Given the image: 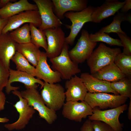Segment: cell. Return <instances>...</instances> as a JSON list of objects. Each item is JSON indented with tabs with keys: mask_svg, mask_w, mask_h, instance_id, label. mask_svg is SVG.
I'll return each mask as SVG.
<instances>
[{
	"mask_svg": "<svg viewBox=\"0 0 131 131\" xmlns=\"http://www.w3.org/2000/svg\"><path fill=\"white\" fill-rule=\"evenodd\" d=\"M69 45L65 42L60 55L49 59L52 70L58 72L61 79L66 80L81 72L78 64L73 61L69 55Z\"/></svg>",
	"mask_w": 131,
	"mask_h": 131,
	"instance_id": "cell-2",
	"label": "cell"
},
{
	"mask_svg": "<svg viewBox=\"0 0 131 131\" xmlns=\"http://www.w3.org/2000/svg\"><path fill=\"white\" fill-rule=\"evenodd\" d=\"M114 62L121 72L126 77L131 76V56L121 52L115 57Z\"/></svg>",
	"mask_w": 131,
	"mask_h": 131,
	"instance_id": "cell-29",
	"label": "cell"
},
{
	"mask_svg": "<svg viewBox=\"0 0 131 131\" xmlns=\"http://www.w3.org/2000/svg\"><path fill=\"white\" fill-rule=\"evenodd\" d=\"M0 8H1V6H0Z\"/></svg>",
	"mask_w": 131,
	"mask_h": 131,
	"instance_id": "cell-41",
	"label": "cell"
},
{
	"mask_svg": "<svg viewBox=\"0 0 131 131\" xmlns=\"http://www.w3.org/2000/svg\"><path fill=\"white\" fill-rule=\"evenodd\" d=\"M126 0H106L100 6L94 7L91 15L92 22L99 23L103 20L114 15L121 9Z\"/></svg>",
	"mask_w": 131,
	"mask_h": 131,
	"instance_id": "cell-18",
	"label": "cell"
},
{
	"mask_svg": "<svg viewBox=\"0 0 131 131\" xmlns=\"http://www.w3.org/2000/svg\"><path fill=\"white\" fill-rule=\"evenodd\" d=\"M54 12L60 20L63 19L64 14L68 11L78 12L88 7L87 0H52Z\"/></svg>",
	"mask_w": 131,
	"mask_h": 131,
	"instance_id": "cell-17",
	"label": "cell"
},
{
	"mask_svg": "<svg viewBox=\"0 0 131 131\" xmlns=\"http://www.w3.org/2000/svg\"><path fill=\"white\" fill-rule=\"evenodd\" d=\"M16 51L20 53L34 66L38 62L41 51L39 48L31 42L25 44L16 43Z\"/></svg>",
	"mask_w": 131,
	"mask_h": 131,
	"instance_id": "cell-23",
	"label": "cell"
},
{
	"mask_svg": "<svg viewBox=\"0 0 131 131\" xmlns=\"http://www.w3.org/2000/svg\"><path fill=\"white\" fill-rule=\"evenodd\" d=\"M91 74L99 79L110 82L118 81L126 77L122 73L114 62Z\"/></svg>",
	"mask_w": 131,
	"mask_h": 131,
	"instance_id": "cell-22",
	"label": "cell"
},
{
	"mask_svg": "<svg viewBox=\"0 0 131 131\" xmlns=\"http://www.w3.org/2000/svg\"><path fill=\"white\" fill-rule=\"evenodd\" d=\"M9 71V76L6 87L5 91L8 94H9L11 91L17 90L19 88V87H14L11 85V83L15 82L23 83L26 89L38 88L37 83L41 85V88L42 89L44 85V82L26 72L10 69Z\"/></svg>",
	"mask_w": 131,
	"mask_h": 131,
	"instance_id": "cell-14",
	"label": "cell"
},
{
	"mask_svg": "<svg viewBox=\"0 0 131 131\" xmlns=\"http://www.w3.org/2000/svg\"><path fill=\"white\" fill-rule=\"evenodd\" d=\"M9 121V119L6 117L3 118L0 117V123H7Z\"/></svg>",
	"mask_w": 131,
	"mask_h": 131,
	"instance_id": "cell-40",
	"label": "cell"
},
{
	"mask_svg": "<svg viewBox=\"0 0 131 131\" xmlns=\"http://www.w3.org/2000/svg\"><path fill=\"white\" fill-rule=\"evenodd\" d=\"M128 98L119 95L106 93H92L88 92L84 99L92 108L99 107L100 109H111L119 107L126 102Z\"/></svg>",
	"mask_w": 131,
	"mask_h": 131,
	"instance_id": "cell-6",
	"label": "cell"
},
{
	"mask_svg": "<svg viewBox=\"0 0 131 131\" xmlns=\"http://www.w3.org/2000/svg\"><path fill=\"white\" fill-rule=\"evenodd\" d=\"M94 8L90 5L80 12L70 11L65 13L64 16L69 19L72 23L71 25H65L67 28L70 29L69 35L65 38V42L68 45H72L84 24L88 22H92L91 15Z\"/></svg>",
	"mask_w": 131,
	"mask_h": 131,
	"instance_id": "cell-4",
	"label": "cell"
},
{
	"mask_svg": "<svg viewBox=\"0 0 131 131\" xmlns=\"http://www.w3.org/2000/svg\"><path fill=\"white\" fill-rule=\"evenodd\" d=\"M9 76V71L0 62V92L7 84Z\"/></svg>",
	"mask_w": 131,
	"mask_h": 131,
	"instance_id": "cell-32",
	"label": "cell"
},
{
	"mask_svg": "<svg viewBox=\"0 0 131 131\" xmlns=\"http://www.w3.org/2000/svg\"><path fill=\"white\" fill-rule=\"evenodd\" d=\"M16 43L9 32L0 35V62L7 69H10V61L16 52Z\"/></svg>",
	"mask_w": 131,
	"mask_h": 131,
	"instance_id": "cell-19",
	"label": "cell"
},
{
	"mask_svg": "<svg viewBox=\"0 0 131 131\" xmlns=\"http://www.w3.org/2000/svg\"><path fill=\"white\" fill-rule=\"evenodd\" d=\"M80 77L89 92L92 93H112L115 95H118L111 88L110 82L99 79L87 73H82Z\"/></svg>",
	"mask_w": 131,
	"mask_h": 131,
	"instance_id": "cell-20",
	"label": "cell"
},
{
	"mask_svg": "<svg viewBox=\"0 0 131 131\" xmlns=\"http://www.w3.org/2000/svg\"><path fill=\"white\" fill-rule=\"evenodd\" d=\"M30 28L29 25L25 24L9 32L12 39L16 43L25 44L31 42Z\"/></svg>",
	"mask_w": 131,
	"mask_h": 131,
	"instance_id": "cell-25",
	"label": "cell"
},
{
	"mask_svg": "<svg viewBox=\"0 0 131 131\" xmlns=\"http://www.w3.org/2000/svg\"><path fill=\"white\" fill-rule=\"evenodd\" d=\"M14 0H0V4L1 8H2L5 6L7 3L10 2H12Z\"/></svg>",
	"mask_w": 131,
	"mask_h": 131,
	"instance_id": "cell-39",
	"label": "cell"
},
{
	"mask_svg": "<svg viewBox=\"0 0 131 131\" xmlns=\"http://www.w3.org/2000/svg\"><path fill=\"white\" fill-rule=\"evenodd\" d=\"M80 131H94L91 121L88 119L85 121L81 127Z\"/></svg>",
	"mask_w": 131,
	"mask_h": 131,
	"instance_id": "cell-34",
	"label": "cell"
},
{
	"mask_svg": "<svg viewBox=\"0 0 131 131\" xmlns=\"http://www.w3.org/2000/svg\"><path fill=\"white\" fill-rule=\"evenodd\" d=\"M89 34L86 30H82L76 45L69 51V56L71 59L78 64L83 63L87 60L97 45V42L91 41Z\"/></svg>",
	"mask_w": 131,
	"mask_h": 131,
	"instance_id": "cell-9",
	"label": "cell"
},
{
	"mask_svg": "<svg viewBox=\"0 0 131 131\" xmlns=\"http://www.w3.org/2000/svg\"><path fill=\"white\" fill-rule=\"evenodd\" d=\"M111 88L118 95L131 98V80L125 77L118 81L111 82Z\"/></svg>",
	"mask_w": 131,
	"mask_h": 131,
	"instance_id": "cell-26",
	"label": "cell"
},
{
	"mask_svg": "<svg viewBox=\"0 0 131 131\" xmlns=\"http://www.w3.org/2000/svg\"><path fill=\"white\" fill-rule=\"evenodd\" d=\"M91 122L94 131H114L111 127L103 122L96 120Z\"/></svg>",
	"mask_w": 131,
	"mask_h": 131,
	"instance_id": "cell-33",
	"label": "cell"
},
{
	"mask_svg": "<svg viewBox=\"0 0 131 131\" xmlns=\"http://www.w3.org/2000/svg\"><path fill=\"white\" fill-rule=\"evenodd\" d=\"M89 37L91 41L93 42L100 41L111 46H123L120 40L112 38L106 33L99 31L94 34L90 33L89 34Z\"/></svg>",
	"mask_w": 131,
	"mask_h": 131,
	"instance_id": "cell-30",
	"label": "cell"
},
{
	"mask_svg": "<svg viewBox=\"0 0 131 131\" xmlns=\"http://www.w3.org/2000/svg\"><path fill=\"white\" fill-rule=\"evenodd\" d=\"M12 92L19 98V100L13 105L19 114V117L16 121L6 124L4 127L9 131L21 130L24 129L29 123L35 113V110L28 105L27 100L21 96L20 92L16 90L12 91Z\"/></svg>",
	"mask_w": 131,
	"mask_h": 131,
	"instance_id": "cell-8",
	"label": "cell"
},
{
	"mask_svg": "<svg viewBox=\"0 0 131 131\" xmlns=\"http://www.w3.org/2000/svg\"><path fill=\"white\" fill-rule=\"evenodd\" d=\"M37 88H32L22 91L21 96L27 100L29 106L38 111L41 118L44 119L49 124H52L57 118L56 112L46 106Z\"/></svg>",
	"mask_w": 131,
	"mask_h": 131,
	"instance_id": "cell-3",
	"label": "cell"
},
{
	"mask_svg": "<svg viewBox=\"0 0 131 131\" xmlns=\"http://www.w3.org/2000/svg\"><path fill=\"white\" fill-rule=\"evenodd\" d=\"M29 10H38L37 5L27 0H20L13 3L10 2L0 8V17L9 18L21 12Z\"/></svg>",
	"mask_w": 131,
	"mask_h": 131,
	"instance_id": "cell-21",
	"label": "cell"
},
{
	"mask_svg": "<svg viewBox=\"0 0 131 131\" xmlns=\"http://www.w3.org/2000/svg\"><path fill=\"white\" fill-rule=\"evenodd\" d=\"M131 9V0H126L125 3L121 9L120 12L123 13H126Z\"/></svg>",
	"mask_w": 131,
	"mask_h": 131,
	"instance_id": "cell-35",
	"label": "cell"
},
{
	"mask_svg": "<svg viewBox=\"0 0 131 131\" xmlns=\"http://www.w3.org/2000/svg\"><path fill=\"white\" fill-rule=\"evenodd\" d=\"M121 52L119 48H111L100 43L87 60L91 74L114 62L115 57Z\"/></svg>",
	"mask_w": 131,
	"mask_h": 131,
	"instance_id": "cell-1",
	"label": "cell"
},
{
	"mask_svg": "<svg viewBox=\"0 0 131 131\" xmlns=\"http://www.w3.org/2000/svg\"><path fill=\"white\" fill-rule=\"evenodd\" d=\"M47 57L45 52L41 51L35 68V76L44 82L51 84L58 83L61 80V76L58 72L50 68L47 62Z\"/></svg>",
	"mask_w": 131,
	"mask_h": 131,
	"instance_id": "cell-15",
	"label": "cell"
},
{
	"mask_svg": "<svg viewBox=\"0 0 131 131\" xmlns=\"http://www.w3.org/2000/svg\"><path fill=\"white\" fill-rule=\"evenodd\" d=\"M123 47V52L126 55L131 56V39L125 33H117Z\"/></svg>",
	"mask_w": 131,
	"mask_h": 131,
	"instance_id": "cell-31",
	"label": "cell"
},
{
	"mask_svg": "<svg viewBox=\"0 0 131 131\" xmlns=\"http://www.w3.org/2000/svg\"><path fill=\"white\" fill-rule=\"evenodd\" d=\"M65 87L66 102L84 101L88 91L80 77L76 75L67 80Z\"/></svg>",
	"mask_w": 131,
	"mask_h": 131,
	"instance_id": "cell-16",
	"label": "cell"
},
{
	"mask_svg": "<svg viewBox=\"0 0 131 131\" xmlns=\"http://www.w3.org/2000/svg\"><path fill=\"white\" fill-rule=\"evenodd\" d=\"M46 38L47 49L46 53L49 59L60 54L65 43V33L61 27L47 29L43 30Z\"/></svg>",
	"mask_w": 131,
	"mask_h": 131,
	"instance_id": "cell-11",
	"label": "cell"
},
{
	"mask_svg": "<svg viewBox=\"0 0 131 131\" xmlns=\"http://www.w3.org/2000/svg\"><path fill=\"white\" fill-rule=\"evenodd\" d=\"M130 100L128 109L127 115L128 119L130 120H131V98H130Z\"/></svg>",
	"mask_w": 131,
	"mask_h": 131,
	"instance_id": "cell-38",
	"label": "cell"
},
{
	"mask_svg": "<svg viewBox=\"0 0 131 131\" xmlns=\"http://www.w3.org/2000/svg\"><path fill=\"white\" fill-rule=\"evenodd\" d=\"M6 98L5 95L2 91L0 92V111L4 109Z\"/></svg>",
	"mask_w": 131,
	"mask_h": 131,
	"instance_id": "cell-36",
	"label": "cell"
},
{
	"mask_svg": "<svg viewBox=\"0 0 131 131\" xmlns=\"http://www.w3.org/2000/svg\"><path fill=\"white\" fill-rule=\"evenodd\" d=\"M37 5L41 19V24L39 27L42 30L60 27L62 23L53 11L54 5L52 0H33Z\"/></svg>",
	"mask_w": 131,
	"mask_h": 131,
	"instance_id": "cell-10",
	"label": "cell"
},
{
	"mask_svg": "<svg viewBox=\"0 0 131 131\" xmlns=\"http://www.w3.org/2000/svg\"><path fill=\"white\" fill-rule=\"evenodd\" d=\"M31 42L38 48L42 47L46 51L47 49V39L43 30L37 28L32 24L30 23Z\"/></svg>",
	"mask_w": 131,
	"mask_h": 131,
	"instance_id": "cell-28",
	"label": "cell"
},
{
	"mask_svg": "<svg viewBox=\"0 0 131 131\" xmlns=\"http://www.w3.org/2000/svg\"><path fill=\"white\" fill-rule=\"evenodd\" d=\"M92 109L84 101L79 102L77 101H67L63 106L62 114L68 120L81 122L83 118L91 115Z\"/></svg>",
	"mask_w": 131,
	"mask_h": 131,
	"instance_id": "cell-13",
	"label": "cell"
},
{
	"mask_svg": "<svg viewBox=\"0 0 131 131\" xmlns=\"http://www.w3.org/2000/svg\"><path fill=\"white\" fill-rule=\"evenodd\" d=\"M126 21L131 24V13L118 12L113 18L112 22L109 25L101 28L99 31L106 33H125L121 29V25L122 22Z\"/></svg>",
	"mask_w": 131,
	"mask_h": 131,
	"instance_id": "cell-24",
	"label": "cell"
},
{
	"mask_svg": "<svg viewBox=\"0 0 131 131\" xmlns=\"http://www.w3.org/2000/svg\"><path fill=\"white\" fill-rule=\"evenodd\" d=\"M8 18H1L0 17V35L6 25L8 20Z\"/></svg>",
	"mask_w": 131,
	"mask_h": 131,
	"instance_id": "cell-37",
	"label": "cell"
},
{
	"mask_svg": "<svg viewBox=\"0 0 131 131\" xmlns=\"http://www.w3.org/2000/svg\"><path fill=\"white\" fill-rule=\"evenodd\" d=\"M40 94L46 106L56 112L60 109L65 103V89L59 83L44 82Z\"/></svg>",
	"mask_w": 131,
	"mask_h": 131,
	"instance_id": "cell-5",
	"label": "cell"
},
{
	"mask_svg": "<svg viewBox=\"0 0 131 131\" xmlns=\"http://www.w3.org/2000/svg\"><path fill=\"white\" fill-rule=\"evenodd\" d=\"M27 23L32 24L36 27L41 25V21L38 10L26 11L9 18L2 33L10 32Z\"/></svg>",
	"mask_w": 131,
	"mask_h": 131,
	"instance_id": "cell-12",
	"label": "cell"
},
{
	"mask_svg": "<svg viewBox=\"0 0 131 131\" xmlns=\"http://www.w3.org/2000/svg\"><path fill=\"white\" fill-rule=\"evenodd\" d=\"M127 108L128 105L125 104L103 110L95 107L92 109L93 113L88 116V119L91 121L96 120L103 122L111 127L114 131H122L123 124L120 122L119 117Z\"/></svg>",
	"mask_w": 131,
	"mask_h": 131,
	"instance_id": "cell-7",
	"label": "cell"
},
{
	"mask_svg": "<svg viewBox=\"0 0 131 131\" xmlns=\"http://www.w3.org/2000/svg\"><path fill=\"white\" fill-rule=\"evenodd\" d=\"M11 60L15 64L17 70L35 76V68L20 53L16 51Z\"/></svg>",
	"mask_w": 131,
	"mask_h": 131,
	"instance_id": "cell-27",
	"label": "cell"
}]
</instances>
